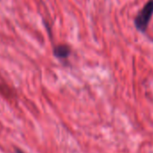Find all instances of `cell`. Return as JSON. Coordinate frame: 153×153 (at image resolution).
I'll return each mask as SVG.
<instances>
[{
  "instance_id": "obj_1",
  "label": "cell",
  "mask_w": 153,
  "mask_h": 153,
  "mask_svg": "<svg viewBox=\"0 0 153 153\" xmlns=\"http://www.w3.org/2000/svg\"><path fill=\"white\" fill-rule=\"evenodd\" d=\"M153 16V0L149 1L138 12L134 18V25L136 29L141 33H145L148 29L150 19Z\"/></svg>"
},
{
  "instance_id": "obj_3",
  "label": "cell",
  "mask_w": 153,
  "mask_h": 153,
  "mask_svg": "<svg viewBox=\"0 0 153 153\" xmlns=\"http://www.w3.org/2000/svg\"><path fill=\"white\" fill-rule=\"evenodd\" d=\"M16 153H24V151H22L21 149H16Z\"/></svg>"
},
{
  "instance_id": "obj_2",
  "label": "cell",
  "mask_w": 153,
  "mask_h": 153,
  "mask_svg": "<svg viewBox=\"0 0 153 153\" xmlns=\"http://www.w3.org/2000/svg\"><path fill=\"white\" fill-rule=\"evenodd\" d=\"M71 48L68 44H59L53 49V55L59 59H68L71 54Z\"/></svg>"
}]
</instances>
